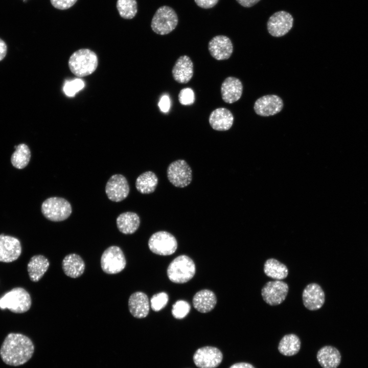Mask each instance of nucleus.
Returning a JSON list of instances; mask_svg holds the SVG:
<instances>
[{"label": "nucleus", "mask_w": 368, "mask_h": 368, "mask_svg": "<svg viewBox=\"0 0 368 368\" xmlns=\"http://www.w3.org/2000/svg\"><path fill=\"white\" fill-rule=\"evenodd\" d=\"M158 105L161 111L164 113L168 112L171 106L169 97L167 95H163L160 98Z\"/></svg>", "instance_id": "obj_37"}, {"label": "nucleus", "mask_w": 368, "mask_h": 368, "mask_svg": "<svg viewBox=\"0 0 368 368\" xmlns=\"http://www.w3.org/2000/svg\"><path fill=\"white\" fill-rule=\"evenodd\" d=\"M15 151L11 157L12 165L18 169L26 167L31 158V152L28 146L25 144L15 146Z\"/></svg>", "instance_id": "obj_30"}, {"label": "nucleus", "mask_w": 368, "mask_h": 368, "mask_svg": "<svg viewBox=\"0 0 368 368\" xmlns=\"http://www.w3.org/2000/svg\"><path fill=\"white\" fill-rule=\"evenodd\" d=\"M21 253L19 240L12 236L0 235V262L9 263L16 260Z\"/></svg>", "instance_id": "obj_15"}, {"label": "nucleus", "mask_w": 368, "mask_h": 368, "mask_svg": "<svg viewBox=\"0 0 368 368\" xmlns=\"http://www.w3.org/2000/svg\"><path fill=\"white\" fill-rule=\"evenodd\" d=\"M34 345L30 338L20 333H10L0 349V356L6 364L17 366L27 362L32 357Z\"/></svg>", "instance_id": "obj_1"}, {"label": "nucleus", "mask_w": 368, "mask_h": 368, "mask_svg": "<svg viewBox=\"0 0 368 368\" xmlns=\"http://www.w3.org/2000/svg\"><path fill=\"white\" fill-rule=\"evenodd\" d=\"M7 51V48L6 43L0 38V61L2 60L6 56Z\"/></svg>", "instance_id": "obj_40"}, {"label": "nucleus", "mask_w": 368, "mask_h": 368, "mask_svg": "<svg viewBox=\"0 0 368 368\" xmlns=\"http://www.w3.org/2000/svg\"><path fill=\"white\" fill-rule=\"evenodd\" d=\"M194 1L199 7L204 9H209L214 7L219 0H194Z\"/></svg>", "instance_id": "obj_38"}, {"label": "nucleus", "mask_w": 368, "mask_h": 368, "mask_svg": "<svg viewBox=\"0 0 368 368\" xmlns=\"http://www.w3.org/2000/svg\"><path fill=\"white\" fill-rule=\"evenodd\" d=\"M301 348V341L297 336L293 334L285 335L280 340L278 350L285 356H293L297 354Z\"/></svg>", "instance_id": "obj_29"}, {"label": "nucleus", "mask_w": 368, "mask_h": 368, "mask_svg": "<svg viewBox=\"0 0 368 368\" xmlns=\"http://www.w3.org/2000/svg\"><path fill=\"white\" fill-rule=\"evenodd\" d=\"M77 0H50L52 5L59 10H66L72 7Z\"/></svg>", "instance_id": "obj_36"}, {"label": "nucleus", "mask_w": 368, "mask_h": 368, "mask_svg": "<svg viewBox=\"0 0 368 368\" xmlns=\"http://www.w3.org/2000/svg\"><path fill=\"white\" fill-rule=\"evenodd\" d=\"M289 290L287 283L280 280L267 282L261 290L263 300L270 306L280 305L285 300Z\"/></svg>", "instance_id": "obj_10"}, {"label": "nucleus", "mask_w": 368, "mask_h": 368, "mask_svg": "<svg viewBox=\"0 0 368 368\" xmlns=\"http://www.w3.org/2000/svg\"><path fill=\"white\" fill-rule=\"evenodd\" d=\"M84 86V83L81 79H76L72 81H67L64 85L63 90L67 96L73 97Z\"/></svg>", "instance_id": "obj_34"}, {"label": "nucleus", "mask_w": 368, "mask_h": 368, "mask_svg": "<svg viewBox=\"0 0 368 368\" xmlns=\"http://www.w3.org/2000/svg\"><path fill=\"white\" fill-rule=\"evenodd\" d=\"M302 298L305 307L309 310L314 311L323 306L325 301V295L318 284L310 283L304 289Z\"/></svg>", "instance_id": "obj_17"}, {"label": "nucleus", "mask_w": 368, "mask_h": 368, "mask_svg": "<svg viewBox=\"0 0 368 368\" xmlns=\"http://www.w3.org/2000/svg\"><path fill=\"white\" fill-rule=\"evenodd\" d=\"M283 107L282 99L275 95H267L258 99L254 104L255 112L262 117L273 116L280 112Z\"/></svg>", "instance_id": "obj_14"}, {"label": "nucleus", "mask_w": 368, "mask_h": 368, "mask_svg": "<svg viewBox=\"0 0 368 368\" xmlns=\"http://www.w3.org/2000/svg\"><path fill=\"white\" fill-rule=\"evenodd\" d=\"M178 101L183 105H191L195 101V94L191 88H185L180 90L178 94Z\"/></svg>", "instance_id": "obj_35"}, {"label": "nucleus", "mask_w": 368, "mask_h": 368, "mask_svg": "<svg viewBox=\"0 0 368 368\" xmlns=\"http://www.w3.org/2000/svg\"><path fill=\"white\" fill-rule=\"evenodd\" d=\"M126 261L122 249L117 246H111L106 249L101 258L102 270L107 274H117L125 267Z\"/></svg>", "instance_id": "obj_7"}, {"label": "nucleus", "mask_w": 368, "mask_h": 368, "mask_svg": "<svg viewBox=\"0 0 368 368\" xmlns=\"http://www.w3.org/2000/svg\"><path fill=\"white\" fill-rule=\"evenodd\" d=\"M242 6L248 8L254 6L260 0H236Z\"/></svg>", "instance_id": "obj_39"}, {"label": "nucleus", "mask_w": 368, "mask_h": 368, "mask_svg": "<svg viewBox=\"0 0 368 368\" xmlns=\"http://www.w3.org/2000/svg\"><path fill=\"white\" fill-rule=\"evenodd\" d=\"M167 173L169 181L176 187H186L192 179L191 168L183 159H178L171 163L168 167Z\"/></svg>", "instance_id": "obj_9"}, {"label": "nucleus", "mask_w": 368, "mask_h": 368, "mask_svg": "<svg viewBox=\"0 0 368 368\" xmlns=\"http://www.w3.org/2000/svg\"><path fill=\"white\" fill-rule=\"evenodd\" d=\"M229 368H255L251 364L245 362L237 363L232 365Z\"/></svg>", "instance_id": "obj_41"}, {"label": "nucleus", "mask_w": 368, "mask_h": 368, "mask_svg": "<svg viewBox=\"0 0 368 368\" xmlns=\"http://www.w3.org/2000/svg\"><path fill=\"white\" fill-rule=\"evenodd\" d=\"M211 55L217 60L228 59L233 52V45L231 39L224 35L213 37L208 43Z\"/></svg>", "instance_id": "obj_16"}, {"label": "nucleus", "mask_w": 368, "mask_h": 368, "mask_svg": "<svg viewBox=\"0 0 368 368\" xmlns=\"http://www.w3.org/2000/svg\"><path fill=\"white\" fill-rule=\"evenodd\" d=\"M242 91L241 81L234 77H227L221 86L222 99L225 103L229 104L239 100L242 96Z\"/></svg>", "instance_id": "obj_19"}, {"label": "nucleus", "mask_w": 368, "mask_h": 368, "mask_svg": "<svg viewBox=\"0 0 368 368\" xmlns=\"http://www.w3.org/2000/svg\"><path fill=\"white\" fill-rule=\"evenodd\" d=\"M148 247L153 253L168 256L173 254L177 248V242L175 237L166 231H159L154 233L149 238Z\"/></svg>", "instance_id": "obj_8"}, {"label": "nucleus", "mask_w": 368, "mask_h": 368, "mask_svg": "<svg viewBox=\"0 0 368 368\" xmlns=\"http://www.w3.org/2000/svg\"><path fill=\"white\" fill-rule=\"evenodd\" d=\"M217 303L215 293L211 290L203 289L198 291L193 298L194 307L201 313L212 311Z\"/></svg>", "instance_id": "obj_24"}, {"label": "nucleus", "mask_w": 368, "mask_h": 368, "mask_svg": "<svg viewBox=\"0 0 368 368\" xmlns=\"http://www.w3.org/2000/svg\"><path fill=\"white\" fill-rule=\"evenodd\" d=\"M85 267L83 260L76 254L66 255L62 262V268L64 273L72 278L81 276L84 271Z\"/></svg>", "instance_id": "obj_22"}, {"label": "nucleus", "mask_w": 368, "mask_h": 368, "mask_svg": "<svg viewBox=\"0 0 368 368\" xmlns=\"http://www.w3.org/2000/svg\"><path fill=\"white\" fill-rule=\"evenodd\" d=\"M293 18L288 12L280 11L275 12L268 19L267 23L269 33L274 37H281L286 34L292 28Z\"/></svg>", "instance_id": "obj_11"}, {"label": "nucleus", "mask_w": 368, "mask_h": 368, "mask_svg": "<svg viewBox=\"0 0 368 368\" xmlns=\"http://www.w3.org/2000/svg\"><path fill=\"white\" fill-rule=\"evenodd\" d=\"M72 206L66 199L52 197L45 200L41 205L44 216L52 221H61L66 219L72 213Z\"/></svg>", "instance_id": "obj_6"}, {"label": "nucleus", "mask_w": 368, "mask_h": 368, "mask_svg": "<svg viewBox=\"0 0 368 368\" xmlns=\"http://www.w3.org/2000/svg\"><path fill=\"white\" fill-rule=\"evenodd\" d=\"M223 356L217 348L205 347L198 349L193 356L195 365L199 368H215L221 362Z\"/></svg>", "instance_id": "obj_12"}, {"label": "nucleus", "mask_w": 368, "mask_h": 368, "mask_svg": "<svg viewBox=\"0 0 368 368\" xmlns=\"http://www.w3.org/2000/svg\"><path fill=\"white\" fill-rule=\"evenodd\" d=\"M117 227L124 234H132L139 228L140 224L139 216L134 212H127L121 214L117 218Z\"/></svg>", "instance_id": "obj_26"}, {"label": "nucleus", "mask_w": 368, "mask_h": 368, "mask_svg": "<svg viewBox=\"0 0 368 368\" xmlns=\"http://www.w3.org/2000/svg\"><path fill=\"white\" fill-rule=\"evenodd\" d=\"M98 63L97 55L88 49H82L75 52L70 57L68 66L76 76L82 77L92 74Z\"/></svg>", "instance_id": "obj_2"}, {"label": "nucleus", "mask_w": 368, "mask_h": 368, "mask_svg": "<svg viewBox=\"0 0 368 368\" xmlns=\"http://www.w3.org/2000/svg\"><path fill=\"white\" fill-rule=\"evenodd\" d=\"M32 304L30 294L23 288L16 287L0 298V308L12 312L22 313L28 311Z\"/></svg>", "instance_id": "obj_4"}, {"label": "nucleus", "mask_w": 368, "mask_h": 368, "mask_svg": "<svg viewBox=\"0 0 368 368\" xmlns=\"http://www.w3.org/2000/svg\"><path fill=\"white\" fill-rule=\"evenodd\" d=\"M168 302V295L164 292L155 294L150 300V306L154 311H159L163 309Z\"/></svg>", "instance_id": "obj_33"}, {"label": "nucleus", "mask_w": 368, "mask_h": 368, "mask_svg": "<svg viewBox=\"0 0 368 368\" xmlns=\"http://www.w3.org/2000/svg\"><path fill=\"white\" fill-rule=\"evenodd\" d=\"M178 22L174 10L168 6H163L156 11L151 20V27L155 33L164 35L173 31Z\"/></svg>", "instance_id": "obj_5"}, {"label": "nucleus", "mask_w": 368, "mask_h": 368, "mask_svg": "<svg viewBox=\"0 0 368 368\" xmlns=\"http://www.w3.org/2000/svg\"><path fill=\"white\" fill-rule=\"evenodd\" d=\"M50 263L44 256L38 255L30 260L27 270L30 280L34 282L39 281L49 268Z\"/></svg>", "instance_id": "obj_25"}, {"label": "nucleus", "mask_w": 368, "mask_h": 368, "mask_svg": "<svg viewBox=\"0 0 368 368\" xmlns=\"http://www.w3.org/2000/svg\"><path fill=\"white\" fill-rule=\"evenodd\" d=\"M158 183V178L152 171H147L137 177L135 181L137 190L142 194H148L153 192Z\"/></svg>", "instance_id": "obj_27"}, {"label": "nucleus", "mask_w": 368, "mask_h": 368, "mask_svg": "<svg viewBox=\"0 0 368 368\" xmlns=\"http://www.w3.org/2000/svg\"><path fill=\"white\" fill-rule=\"evenodd\" d=\"M128 308L130 313L134 317H146L150 309V303L147 295L141 291L134 292L129 298Z\"/></svg>", "instance_id": "obj_20"}, {"label": "nucleus", "mask_w": 368, "mask_h": 368, "mask_svg": "<svg viewBox=\"0 0 368 368\" xmlns=\"http://www.w3.org/2000/svg\"><path fill=\"white\" fill-rule=\"evenodd\" d=\"M196 272L195 264L192 259L186 255L175 258L169 265L167 275L173 283L182 284L191 280Z\"/></svg>", "instance_id": "obj_3"}, {"label": "nucleus", "mask_w": 368, "mask_h": 368, "mask_svg": "<svg viewBox=\"0 0 368 368\" xmlns=\"http://www.w3.org/2000/svg\"><path fill=\"white\" fill-rule=\"evenodd\" d=\"M212 128L217 131L229 130L234 122V116L228 109L220 107L213 110L209 118Z\"/></svg>", "instance_id": "obj_21"}, {"label": "nucleus", "mask_w": 368, "mask_h": 368, "mask_svg": "<svg viewBox=\"0 0 368 368\" xmlns=\"http://www.w3.org/2000/svg\"><path fill=\"white\" fill-rule=\"evenodd\" d=\"M191 309L190 304L183 300L176 302L172 306V314L177 319H182L189 313Z\"/></svg>", "instance_id": "obj_32"}, {"label": "nucleus", "mask_w": 368, "mask_h": 368, "mask_svg": "<svg viewBox=\"0 0 368 368\" xmlns=\"http://www.w3.org/2000/svg\"><path fill=\"white\" fill-rule=\"evenodd\" d=\"M129 186L126 178L121 174L110 177L106 187V194L110 200L120 202L125 199L129 194Z\"/></svg>", "instance_id": "obj_13"}, {"label": "nucleus", "mask_w": 368, "mask_h": 368, "mask_svg": "<svg viewBox=\"0 0 368 368\" xmlns=\"http://www.w3.org/2000/svg\"><path fill=\"white\" fill-rule=\"evenodd\" d=\"M341 359L338 350L331 346L323 347L317 354V359L323 368H337Z\"/></svg>", "instance_id": "obj_23"}, {"label": "nucleus", "mask_w": 368, "mask_h": 368, "mask_svg": "<svg viewBox=\"0 0 368 368\" xmlns=\"http://www.w3.org/2000/svg\"><path fill=\"white\" fill-rule=\"evenodd\" d=\"M116 6L120 15L124 19L133 18L137 12L136 0H118Z\"/></svg>", "instance_id": "obj_31"}, {"label": "nucleus", "mask_w": 368, "mask_h": 368, "mask_svg": "<svg viewBox=\"0 0 368 368\" xmlns=\"http://www.w3.org/2000/svg\"><path fill=\"white\" fill-rule=\"evenodd\" d=\"M265 274L275 280H281L286 278L288 270L285 265L278 260L271 258L267 260L264 265Z\"/></svg>", "instance_id": "obj_28"}, {"label": "nucleus", "mask_w": 368, "mask_h": 368, "mask_svg": "<svg viewBox=\"0 0 368 368\" xmlns=\"http://www.w3.org/2000/svg\"><path fill=\"white\" fill-rule=\"evenodd\" d=\"M172 74L174 79L179 83L186 84L193 75V63L187 55L180 56L176 61Z\"/></svg>", "instance_id": "obj_18"}]
</instances>
